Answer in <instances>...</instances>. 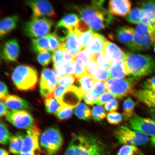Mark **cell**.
<instances>
[{
  "instance_id": "obj_1",
  "label": "cell",
  "mask_w": 155,
  "mask_h": 155,
  "mask_svg": "<svg viewBox=\"0 0 155 155\" xmlns=\"http://www.w3.org/2000/svg\"><path fill=\"white\" fill-rule=\"evenodd\" d=\"M104 2L92 1L91 5L77 7L81 20L92 30H102L114 21L112 15L103 6Z\"/></svg>"
},
{
  "instance_id": "obj_2",
  "label": "cell",
  "mask_w": 155,
  "mask_h": 155,
  "mask_svg": "<svg viewBox=\"0 0 155 155\" xmlns=\"http://www.w3.org/2000/svg\"><path fill=\"white\" fill-rule=\"evenodd\" d=\"M103 146L92 135H75L70 142L64 155H103Z\"/></svg>"
},
{
  "instance_id": "obj_3",
  "label": "cell",
  "mask_w": 155,
  "mask_h": 155,
  "mask_svg": "<svg viewBox=\"0 0 155 155\" xmlns=\"http://www.w3.org/2000/svg\"><path fill=\"white\" fill-rule=\"evenodd\" d=\"M124 61L128 74L137 80L155 73V59L150 55L125 53Z\"/></svg>"
},
{
  "instance_id": "obj_4",
  "label": "cell",
  "mask_w": 155,
  "mask_h": 155,
  "mask_svg": "<svg viewBox=\"0 0 155 155\" xmlns=\"http://www.w3.org/2000/svg\"><path fill=\"white\" fill-rule=\"evenodd\" d=\"M12 79L15 87L19 90H34L38 82V74L33 67L20 65L13 71Z\"/></svg>"
},
{
  "instance_id": "obj_5",
  "label": "cell",
  "mask_w": 155,
  "mask_h": 155,
  "mask_svg": "<svg viewBox=\"0 0 155 155\" xmlns=\"http://www.w3.org/2000/svg\"><path fill=\"white\" fill-rule=\"evenodd\" d=\"M155 42V25L141 22L134 30L133 43L136 51L148 50Z\"/></svg>"
},
{
  "instance_id": "obj_6",
  "label": "cell",
  "mask_w": 155,
  "mask_h": 155,
  "mask_svg": "<svg viewBox=\"0 0 155 155\" xmlns=\"http://www.w3.org/2000/svg\"><path fill=\"white\" fill-rule=\"evenodd\" d=\"M137 81L132 77L121 79L110 78L105 81L107 90L115 98L121 99L135 94V87Z\"/></svg>"
},
{
  "instance_id": "obj_7",
  "label": "cell",
  "mask_w": 155,
  "mask_h": 155,
  "mask_svg": "<svg viewBox=\"0 0 155 155\" xmlns=\"http://www.w3.org/2000/svg\"><path fill=\"white\" fill-rule=\"evenodd\" d=\"M53 25V21L45 17H32L31 20L25 23L23 31L29 38L42 37L48 35Z\"/></svg>"
},
{
  "instance_id": "obj_8",
  "label": "cell",
  "mask_w": 155,
  "mask_h": 155,
  "mask_svg": "<svg viewBox=\"0 0 155 155\" xmlns=\"http://www.w3.org/2000/svg\"><path fill=\"white\" fill-rule=\"evenodd\" d=\"M63 140L59 129L51 127L45 130L40 136L41 146L47 155H55L62 146Z\"/></svg>"
},
{
  "instance_id": "obj_9",
  "label": "cell",
  "mask_w": 155,
  "mask_h": 155,
  "mask_svg": "<svg viewBox=\"0 0 155 155\" xmlns=\"http://www.w3.org/2000/svg\"><path fill=\"white\" fill-rule=\"evenodd\" d=\"M115 136L120 144L126 145H141L146 144L149 140L148 136L137 131L131 130L125 126L116 130Z\"/></svg>"
},
{
  "instance_id": "obj_10",
  "label": "cell",
  "mask_w": 155,
  "mask_h": 155,
  "mask_svg": "<svg viewBox=\"0 0 155 155\" xmlns=\"http://www.w3.org/2000/svg\"><path fill=\"white\" fill-rule=\"evenodd\" d=\"M5 117L9 123L19 129L28 130L38 128L31 115L24 110H12L9 111Z\"/></svg>"
},
{
  "instance_id": "obj_11",
  "label": "cell",
  "mask_w": 155,
  "mask_h": 155,
  "mask_svg": "<svg viewBox=\"0 0 155 155\" xmlns=\"http://www.w3.org/2000/svg\"><path fill=\"white\" fill-rule=\"evenodd\" d=\"M59 77L55 71L45 68L42 71L40 87L41 96L45 98L48 95L53 94L57 87Z\"/></svg>"
},
{
  "instance_id": "obj_12",
  "label": "cell",
  "mask_w": 155,
  "mask_h": 155,
  "mask_svg": "<svg viewBox=\"0 0 155 155\" xmlns=\"http://www.w3.org/2000/svg\"><path fill=\"white\" fill-rule=\"evenodd\" d=\"M129 127L136 131L148 136H155V121L150 118H144L135 115L130 120Z\"/></svg>"
},
{
  "instance_id": "obj_13",
  "label": "cell",
  "mask_w": 155,
  "mask_h": 155,
  "mask_svg": "<svg viewBox=\"0 0 155 155\" xmlns=\"http://www.w3.org/2000/svg\"><path fill=\"white\" fill-rule=\"evenodd\" d=\"M26 4L32 9V17H41L56 16V13L51 5L47 1H28Z\"/></svg>"
},
{
  "instance_id": "obj_14",
  "label": "cell",
  "mask_w": 155,
  "mask_h": 155,
  "mask_svg": "<svg viewBox=\"0 0 155 155\" xmlns=\"http://www.w3.org/2000/svg\"><path fill=\"white\" fill-rule=\"evenodd\" d=\"M82 98L78 87L71 85L67 87L63 95L57 101L61 106L73 109L79 105Z\"/></svg>"
},
{
  "instance_id": "obj_15",
  "label": "cell",
  "mask_w": 155,
  "mask_h": 155,
  "mask_svg": "<svg viewBox=\"0 0 155 155\" xmlns=\"http://www.w3.org/2000/svg\"><path fill=\"white\" fill-rule=\"evenodd\" d=\"M80 33L75 29L67 40L61 43L58 49L74 58L81 51L79 42Z\"/></svg>"
},
{
  "instance_id": "obj_16",
  "label": "cell",
  "mask_w": 155,
  "mask_h": 155,
  "mask_svg": "<svg viewBox=\"0 0 155 155\" xmlns=\"http://www.w3.org/2000/svg\"><path fill=\"white\" fill-rule=\"evenodd\" d=\"M39 135L38 128L27 131L23 141L21 153H36L37 151H40L39 143Z\"/></svg>"
},
{
  "instance_id": "obj_17",
  "label": "cell",
  "mask_w": 155,
  "mask_h": 155,
  "mask_svg": "<svg viewBox=\"0 0 155 155\" xmlns=\"http://www.w3.org/2000/svg\"><path fill=\"white\" fill-rule=\"evenodd\" d=\"M19 48L18 41L12 39L5 42L1 53L2 59L6 62H14L18 59Z\"/></svg>"
},
{
  "instance_id": "obj_18",
  "label": "cell",
  "mask_w": 155,
  "mask_h": 155,
  "mask_svg": "<svg viewBox=\"0 0 155 155\" xmlns=\"http://www.w3.org/2000/svg\"><path fill=\"white\" fill-rule=\"evenodd\" d=\"M109 12L117 16H127L131 11V3L128 0L110 1L108 3Z\"/></svg>"
},
{
  "instance_id": "obj_19",
  "label": "cell",
  "mask_w": 155,
  "mask_h": 155,
  "mask_svg": "<svg viewBox=\"0 0 155 155\" xmlns=\"http://www.w3.org/2000/svg\"><path fill=\"white\" fill-rule=\"evenodd\" d=\"M104 55L111 63L124 60L125 53L119 46L107 40L103 49Z\"/></svg>"
},
{
  "instance_id": "obj_20",
  "label": "cell",
  "mask_w": 155,
  "mask_h": 155,
  "mask_svg": "<svg viewBox=\"0 0 155 155\" xmlns=\"http://www.w3.org/2000/svg\"><path fill=\"white\" fill-rule=\"evenodd\" d=\"M91 59V57L87 53L85 49L81 50L74 58V75L77 79L86 74L87 64Z\"/></svg>"
},
{
  "instance_id": "obj_21",
  "label": "cell",
  "mask_w": 155,
  "mask_h": 155,
  "mask_svg": "<svg viewBox=\"0 0 155 155\" xmlns=\"http://www.w3.org/2000/svg\"><path fill=\"white\" fill-rule=\"evenodd\" d=\"M134 30L133 28L125 26L120 27L116 31L117 39L125 45L131 51L136 52L133 43Z\"/></svg>"
},
{
  "instance_id": "obj_22",
  "label": "cell",
  "mask_w": 155,
  "mask_h": 155,
  "mask_svg": "<svg viewBox=\"0 0 155 155\" xmlns=\"http://www.w3.org/2000/svg\"><path fill=\"white\" fill-rule=\"evenodd\" d=\"M107 40L102 35L95 33L92 38L87 44L85 51L92 56L103 50Z\"/></svg>"
},
{
  "instance_id": "obj_23",
  "label": "cell",
  "mask_w": 155,
  "mask_h": 155,
  "mask_svg": "<svg viewBox=\"0 0 155 155\" xmlns=\"http://www.w3.org/2000/svg\"><path fill=\"white\" fill-rule=\"evenodd\" d=\"M138 4L144 15L141 22L155 25V1H143Z\"/></svg>"
},
{
  "instance_id": "obj_24",
  "label": "cell",
  "mask_w": 155,
  "mask_h": 155,
  "mask_svg": "<svg viewBox=\"0 0 155 155\" xmlns=\"http://www.w3.org/2000/svg\"><path fill=\"white\" fill-rule=\"evenodd\" d=\"M1 101L9 109L13 110L32 109V106L28 102L15 95H9Z\"/></svg>"
},
{
  "instance_id": "obj_25",
  "label": "cell",
  "mask_w": 155,
  "mask_h": 155,
  "mask_svg": "<svg viewBox=\"0 0 155 155\" xmlns=\"http://www.w3.org/2000/svg\"><path fill=\"white\" fill-rule=\"evenodd\" d=\"M134 95L150 108L155 109V90L140 89L135 91Z\"/></svg>"
},
{
  "instance_id": "obj_26",
  "label": "cell",
  "mask_w": 155,
  "mask_h": 155,
  "mask_svg": "<svg viewBox=\"0 0 155 155\" xmlns=\"http://www.w3.org/2000/svg\"><path fill=\"white\" fill-rule=\"evenodd\" d=\"M18 21L19 17L17 15H11L2 19L0 24L1 37H3L14 29Z\"/></svg>"
},
{
  "instance_id": "obj_27",
  "label": "cell",
  "mask_w": 155,
  "mask_h": 155,
  "mask_svg": "<svg viewBox=\"0 0 155 155\" xmlns=\"http://www.w3.org/2000/svg\"><path fill=\"white\" fill-rule=\"evenodd\" d=\"M108 71L110 78H124L129 75L126 71L124 60L114 62L111 63Z\"/></svg>"
},
{
  "instance_id": "obj_28",
  "label": "cell",
  "mask_w": 155,
  "mask_h": 155,
  "mask_svg": "<svg viewBox=\"0 0 155 155\" xmlns=\"http://www.w3.org/2000/svg\"><path fill=\"white\" fill-rule=\"evenodd\" d=\"M53 69L59 78L67 75H74V58H71L59 65L53 66Z\"/></svg>"
},
{
  "instance_id": "obj_29",
  "label": "cell",
  "mask_w": 155,
  "mask_h": 155,
  "mask_svg": "<svg viewBox=\"0 0 155 155\" xmlns=\"http://www.w3.org/2000/svg\"><path fill=\"white\" fill-rule=\"evenodd\" d=\"M31 47L35 53L38 54L44 52H51L47 35L32 39Z\"/></svg>"
},
{
  "instance_id": "obj_30",
  "label": "cell",
  "mask_w": 155,
  "mask_h": 155,
  "mask_svg": "<svg viewBox=\"0 0 155 155\" xmlns=\"http://www.w3.org/2000/svg\"><path fill=\"white\" fill-rule=\"evenodd\" d=\"M81 19L78 16L73 13L65 15L57 23L58 26L66 27L73 32L78 26Z\"/></svg>"
},
{
  "instance_id": "obj_31",
  "label": "cell",
  "mask_w": 155,
  "mask_h": 155,
  "mask_svg": "<svg viewBox=\"0 0 155 155\" xmlns=\"http://www.w3.org/2000/svg\"><path fill=\"white\" fill-rule=\"evenodd\" d=\"M77 79L79 85V87H77L83 97L85 94L90 91L96 81L94 77L87 74Z\"/></svg>"
},
{
  "instance_id": "obj_32",
  "label": "cell",
  "mask_w": 155,
  "mask_h": 155,
  "mask_svg": "<svg viewBox=\"0 0 155 155\" xmlns=\"http://www.w3.org/2000/svg\"><path fill=\"white\" fill-rule=\"evenodd\" d=\"M25 136L24 134L18 133L12 137L9 142V149L12 154L19 155L21 153Z\"/></svg>"
},
{
  "instance_id": "obj_33",
  "label": "cell",
  "mask_w": 155,
  "mask_h": 155,
  "mask_svg": "<svg viewBox=\"0 0 155 155\" xmlns=\"http://www.w3.org/2000/svg\"><path fill=\"white\" fill-rule=\"evenodd\" d=\"M136 104L130 98L127 99L124 102L123 115L125 120H130L134 115V108Z\"/></svg>"
},
{
  "instance_id": "obj_34",
  "label": "cell",
  "mask_w": 155,
  "mask_h": 155,
  "mask_svg": "<svg viewBox=\"0 0 155 155\" xmlns=\"http://www.w3.org/2000/svg\"><path fill=\"white\" fill-rule=\"evenodd\" d=\"M53 93L46 96L45 100L46 111L50 114L57 113L61 106V104L54 97Z\"/></svg>"
},
{
  "instance_id": "obj_35",
  "label": "cell",
  "mask_w": 155,
  "mask_h": 155,
  "mask_svg": "<svg viewBox=\"0 0 155 155\" xmlns=\"http://www.w3.org/2000/svg\"><path fill=\"white\" fill-rule=\"evenodd\" d=\"M144 13L139 7H136L131 10L126 19L129 23L134 24H139L144 18Z\"/></svg>"
},
{
  "instance_id": "obj_36",
  "label": "cell",
  "mask_w": 155,
  "mask_h": 155,
  "mask_svg": "<svg viewBox=\"0 0 155 155\" xmlns=\"http://www.w3.org/2000/svg\"><path fill=\"white\" fill-rule=\"evenodd\" d=\"M75 114L79 119L89 120L91 118V111L90 108L84 103L79 104L75 110Z\"/></svg>"
},
{
  "instance_id": "obj_37",
  "label": "cell",
  "mask_w": 155,
  "mask_h": 155,
  "mask_svg": "<svg viewBox=\"0 0 155 155\" xmlns=\"http://www.w3.org/2000/svg\"><path fill=\"white\" fill-rule=\"evenodd\" d=\"M73 58L62 50L58 49L53 52V61L54 66L59 65L60 64L67 61V60Z\"/></svg>"
},
{
  "instance_id": "obj_38",
  "label": "cell",
  "mask_w": 155,
  "mask_h": 155,
  "mask_svg": "<svg viewBox=\"0 0 155 155\" xmlns=\"http://www.w3.org/2000/svg\"><path fill=\"white\" fill-rule=\"evenodd\" d=\"M94 33V31L91 28L85 31L80 33L79 42L81 51L85 49L87 44L92 38Z\"/></svg>"
},
{
  "instance_id": "obj_39",
  "label": "cell",
  "mask_w": 155,
  "mask_h": 155,
  "mask_svg": "<svg viewBox=\"0 0 155 155\" xmlns=\"http://www.w3.org/2000/svg\"><path fill=\"white\" fill-rule=\"evenodd\" d=\"M0 141L1 144L6 145L9 142L13 135L10 132L7 126L1 122L0 125Z\"/></svg>"
},
{
  "instance_id": "obj_40",
  "label": "cell",
  "mask_w": 155,
  "mask_h": 155,
  "mask_svg": "<svg viewBox=\"0 0 155 155\" xmlns=\"http://www.w3.org/2000/svg\"><path fill=\"white\" fill-rule=\"evenodd\" d=\"M72 32L66 27L57 25L54 34L60 41H64L67 40Z\"/></svg>"
},
{
  "instance_id": "obj_41",
  "label": "cell",
  "mask_w": 155,
  "mask_h": 155,
  "mask_svg": "<svg viewBox=\"0 0 155 155\" xmlns=\"http://www.w3.org/2000/svg\"><path fill=\"white\" fill-rule=\"evenodd\" d=\"M118 155H143L139 149L134 145H125L120 149Z\"/></svg>"
},
{
  "instance_id": "obj_42",
  "label": "cell",
  "mask_w": 155,
  "mask_h": 155,
  "mask_svg": "<svg viewBox=\"0 0 155 155\" xmlns=\"http://www.w3.org/2000/svg\"><path fill=\"white\" fill-rule=\"evenodd\" d=\"M106 90L105 81H97L93 85L90 92L93 95L99 97L104 94Z\"/></svg>"
},
{
  "instance_id": "obj_43",
  "label": "cell",
  "mask_w": 155,
  "mask_h": 155,
  "mask_svg": "<svg viewBox=\"0 0 155 155\" xmlns=\"http://www.w3.org/2000/svg\"><path fill=\"white\" fill-rule=\"evenodd\" d=\"M93 119L96 121L102 120L106 117V114L105 110L102 107L97 106L93 108L92 111Z\"/></svg>"
},
{
  "instance_id": "obj_44",
  "label": "cell",
  "mask_w": 155,
  "mask_h": 155,
  "mask_svg": "<svg viewBox=\"0 0 155 155\" xmlns=\"http://www.w3.org/2000/svg\"><path fill=\"white\" fill-rule=\"evenodd\" d=\"M73 113V108L67 106H61L56 113V115L58 119L64 120L71 117Z\"/></svg>"
},
{
  "instance_id": "obj_45",
  "label": "cell",
  "mask_w": 155,
  "mask_h": 155,
  "mask_svg": "<svg viewBox=\"0 0 155 155\" xmlns=\"http://www.w3.org/2000/svg\"><path fill=\"white\" fill-rule=\"evenodd\" d=\"M93 77L97 81H106L110 78V74L107 70L98 68Z\"/></svg>"
},
{
  "instance_id": "obj_46",
  "label": "cell",
  "mask_w": 155,
  "mask_h": 155,
  "mask_svg": "<svg viewBox=\"0 0 155 155\" xmlns=\"http://www.w3.org/2000/svg\"><path fill=\"white\" fill-rule=\"evenodd\" d=\"M106 118L108 123L113 125H119L123 120L122 115L117 112H109L107 115Z\"/></svg>"
},
{
  "instance_id": "obj_47",
  "label": "cell",
  "mask_w": 155,
  "mask_h": 155,
  "mask_svg": "<svg viewBox=\"0 0 155 155\" xmlns=\"http://www.w3.org/2000/svg\"><path fill=\"white\" fill-rule=\"evenodd\" d=\"M76 78L73 75H67L58 78V84L59 86L68 87L71 86L74 82Z\"/></svg>"
},
{
  "instance_id": "obj_48",
  "label": "cell",
  "mask_w": 155,
  "mask_h": 155,
  "mask_svg": "<svg viewBox=\"0 0 155 155\" xmlns=\"http://www.w3.org/2000/svg\"><path fill=\"white\" fill-rule=\"evenodd\" d=\"M53 59V55L49 52H44L38 54L37 60L41 65L45 66L49 64Z\"/></svg>"
},
{
  "instance_id": "obj_49",
  "label": "cell",
  "mask_w": 155,
  "mask_h": 155,
  "mask_svg": "<svg viewBox=\"0 0 155 155\" xmlns=\"http://www.w3.org/2000/svg\"><path fill=\"white\" fill-rule=\"evenodd\" d=\"M115 98V97L111 93L105 92L99 97L96 104L98 106H102Z\"/></svg>"
},
{
  "instance_id": "obj_50",
  "label": "cell",
  "mask_w": 155,
  "mask_h": 155,
  "mask_svg": "<svg viewBox=\"0 0 155 155\" xmlns=\"http://www.w3.org/2000/svg\"><path fill=\"white\" fill-rule=\"evenodd\" d=\"M50 48L51 52H54L59 48L60 44V40L54 33L48 35Z\"/></svg>"
},
{
  "instance_id": "obj_51",
  "label": "cell",
  "mask_w": 155,
  "mask_h": 155,
  "mask_svg": "<svg viewBox=\"0 0 155 155\" xmlns=\"http://www.w3.org/2000/svg\"><path fill=\"white\" fill-rule=\"evenodd\" d=\"M119 107V103L115 99L106 103L104 105V108L107 112H115L117 110Z\"/></svg>"
},
{
  "instance_id": "obj_52",
  "label": "cell",
  "mask_w": 155,
  "mask_h": 155,
  "mask_svg": "<svg viewBox=\"0 0 155 155\" xmlns=\"http://www.w3.org/2000/svg\"><path fill=\"white\" fill-rule=\"evenodd\" d=\"M98 68V67L96 62L94 60L91 59L86 66V74L93 77Z\"/></svg>"
},
{
  "instance_id": "obj_53",
  "label": "cell",
  "mask_w": 155,
  "mask_h": 155,
  "mask_svg": "<svg viewBox=\"0 0 155 155\" xmlns=\"http://www.w3.org/2000/svg\"><path fill=\"white\" fill-rule=\"evenodd\" d=\"M96 62L99 68L107 70L111 64L106 59L104 54L98 58Z\"/></svg>"
},
{
  "instance_id": "obj_54",
  "label": "cell",
  "mask_w": 155,
  "mask_h": 155,
  "mask_svg": "<svg viewBox=\"0 0 155 155\" xmlns=\"http://www.w3.org/2000/svg\"><path fill=\"white\" fill-rule=\"evenodd\" d=\"M99 97L93 95L89 92L85 94L83 98L86 103L89 105H93L96 104Z\"/></svg>"
},
{
  "instance_id": "obj_55",
  "label": "cell",
  "mask_w": 155,
  "mask_h": 155,
  "mask_svg": "<svg viewBox=\"0 0 155 155\" xmlns=\"http://www.w3.org/2000/svg\"><path fill=\"white\" fill-rule=\"evenodd\" d=\"M143 89L155 90V76L147 79L142 84Z\"/></svg>"
},
{
  "instance_id": "obj_56",
  "label": "cell",
  "mask_w": 155,
  "mask_h": 155,
  "mask_svg": "<svg viewBox=\"0 0 155 155\" xmlns=\"http://www.w3.org/2000/svg\"><path fill=\"white\" fill-rule=\"evenodd\" d=\"M67 87L58 86L56 87L53 92V95L57 100L59 99L66 90Z\"/></svg>"
},
{
  "instance_id": "obj_57",
  "label": "cell",
  "mask_w": 155,
  "mask_h": 155,
  "mask_svg": "<svg viewBox=\"0 0 155 155\" xmlns=\"http://www.w3.org/2000/svg\"><path fill=\"white\" fill-rule=\"evenodd\" d=\"M0 98L2 101L8 95V91L7 87L3 82L1 81L0 83Z\"/></svg>"
},
{
  "instance_id": "obj_58",
  "label": "cell",
  "mask_w": 155,
  "mask_h": 155,
  "mask_svg": "<svg viewBox=\"0 0 155 155\" xmlns=\"http://www.w3.org/2000/svg\"><path fill=\"white\" fill-rule=\"evenodd\" d=\"M8 107L5 105L4 103L1 101V114L0 116L1 117L3 116H6L9 112V110L8 109Z\"/></svg>"
},
{
  "instance_id": "obj_59",
  "label": "cell",
  "mask_w": 155,
  "mask_h": 155,
  "mask_svg": "<svg viewBox=\"0 0 155 155\" xmlns=\"http://www.w3.org/2000/svg\"><path fill=\"white\" fill-rule=\"evenodd\" d=\"M149 112L151 117H152V119L155 121V109L150 108Z\"/></svg>"
},
{
  "instance_id": "obj_60",
  "label": "cell",
  "mask_w": 155,
  "mask_h": 155,
  "mask_svg": "<svg viewBox=\"0 0 155 155\" xmlns=\"http://www.w3.org/2000/svg\"><path fill=\"white\" fill-rule=\"evenodd\" d=\"M0 155H9L8 152L4 149L1 148L0 151Z\"/></svg>"
},
{
  "instance_id": "obj_61",
  "label": "cell",
  "mask_w": 155,
  "mask_h": 155,
  "mask_svg": "<svg viewBox=\"0 0 155 155\" xmlns=\"http://www.w3.org/2000/svg\"><path fill=\"white\" fill-rule=\"evenodd\" d=\"M150 142L151 144L155 147V136L151 137L150 139Z\"/></svg>"
},
{
  "instance_id": "obj_62",
  "label": "cell",
  "mask_w": 155,
  "mask_h": 155,
  "mask_svg": "<svg viewBox=\"0 0 155 155\" xmlns=\"http://www.w3.org/2000/svg\"><path fill=\"white\" fill-rule=\"evenodd\" d=\"M19 155H38L36 153H21Z\"/></svg>"
},
{
  "instance_id": "obj_63",
  "label": "cell",
  "mask_w": 155,
  "mask_h": 155,
  "mask_svg": "<svg viewBox=\"0 0 155 155\" xmlns=\"http://www.w3.org/2000/svg\"><path fill=\"white\" fill-rule=\"evenodd\" d=\"M154 53H155V42L154 44Z\"/></svg>"
}]
</instances>
